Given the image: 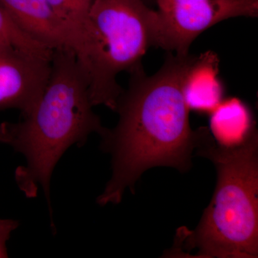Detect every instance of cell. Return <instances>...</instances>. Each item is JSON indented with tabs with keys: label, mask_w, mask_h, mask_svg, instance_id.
<instances>
[{
	"label": "cell",
	"mask_w": 258,
	"mask_h": 258,
	"mask_svg": "<svg viewBox=\"0 0 258 258\" xmlns=\"http://www.w3.org/2000/svg\"><path fill=\"white\" fill-rule=\"evenodd\" d=\"M0 45H12L37 53L51 55L54 50L20 30L0 5Z\"/></svg>",
	"instance_id": "cell-11"
},
{
	"label": "cell",
	"mask_w": 258,
	"mask_h": 258,
	"mask_svg": "<svg viewBox=\"0 0 258 258\" xmlns=\"http://www.w3.org/2000/svg\"><path fill=\"white\" fill-rule=\"evenodd\" d=\"M0 5L29 37L52 50L71 48L69 32L46 0H0Z\"/></svg>",
	"instance_id": "cell-7"
},
{
	"label": "cell",
	"mask_w": 258,
	"mask_h": 258,
	"mask_svg": "<svg viewBox=\"0 0 258 258\" xmlns=\"http://www.w3.org/2000/svg\"><path fill=\"white\" fill-rule=\"evenodd\" d=\"M183 94L189 110L210 113L224 100L220 60L212 51L195 57L185 75Z\"/></svg>",
	"instance_id": "cell-8"
},
{
	"label": "cell",
	"mask_w": 258,
	"mask_h": 258,
	"mask_svg": "<svg viewBox=\"0 0 258 258\" xmlns=\"http://www.w3.org/2000/svg\"><path fill=\"white\" fill-rule=\"evenodd\" d=\"M69 32L71 48H76L87 23L93 0H46Z\"/></svg>",
	"instance_id": "cell-10"
},
{
	"label": "cell",
	"mask_w": 258,
	"mask_h": 258,
	"mask_svg": "<svg viewBox=\"0 0 258 258\" xmlns=\"http://www.w3.org/2000/svg\"><path fill=\"white\" fill-rule=\"evenodd\" d=\"M195 56L168 52L153 76L142 64L128 71V86L117 102L119 115L115 128H107L101 148L111 155L112 175L97 198L101 206L119 204L127 189L144 171L156 166L189 170L197 144V130L190 127L183 82Z\"/></svg>",
	"instance_id": "cell-1"
},
{
	"label": "cell",
	"mask_w": 258,
	"mask_h": 258,
	"mask_svg": "<svg viewBox=\"0 0 258 258\" xmlns=\"http://www.w3.org/2000/svg\"><path fill=\"white\" fill-rule=\"evenodd\" d=\"M209 130L217 144L227 148L242 145L257 131L249 107L237 98L224 99L210 113Z\"/></svg>",
	"instance_id": "cell-9"
},
{
	"label": "cell",
	"mask_w": 258,
	"mask_h": 258,
	"mask_svg": "<svg viewBox=\"0 0 258 258\" xmlns=\"http://www.w3.org/2000/svg\"><path fill=\"white\" fill-rule=\"evenodd\" d=\"M157 11L144 0H93L74 50L93 107L115 111L123 91L117 77L142 64L149 47H157Z\"/></svg>",
	"instance_id": "cell-4"
},
{
	"label": "cell",
	"mask_w": 258,
	"mask_h": 258,
	"mask_svg": "<svg viewBox=\"0 0 258 258\" xmlns=\"http://www.w3.org/2000/svg\"><path fill=\"white\" fill-rule=\"evenodd\" d=\"M157 47L187 55L204 31L224 20L258 15V0H157Z\"/></svg>",
	"instance_id": "cell-5"
},
{
	"label": "cell",
	"mask_w": 258,
	"mask_h": 258,
	"mask_svg": "<svg viewBox=\"0 0 258 258\" xmlns=\"http://www.w3.org/2000/svg\"><path fill=\"white\" fill-rule=\"evenodd\" d=\"M20 222L9 219H0V258L8 257L7 243L12 233L18 228Z\"/></svg>",
	"instance_id": "cell-12"
},
{
	"label": "cell",
	"mask_w": 258,
	"mask_h": 258,
	"mask_svg": "<svg viewBox=\"0 0 258 258\" xmlns=\"http://www.w3.org/2000/svg\"><path fill=\"white\" fill-rule=\"evenodd\" d=\"M197 155L216 169L211 203L195 230L181 227L167 257L255 258L258 255V136L242 145L217 144L206 127L198 128Z\"/></svg>",
	"instance_id": "cell-3"
},
{
	"label": "cell",
	"mask_w": 258,
	"mask_h": 258,
	"mask_svg": "<svg viewBox=\"0 0 258 258\" xmlns=\"http://www.w3.org/2000/svg\"><path fill=\"white\" fill-rule=\"evenodd\" d=\"M93 108L74 51L62 47L54 50L50 77L33 106L18 122L0 123V143L26 160L15 170L19 189L27 198H35L41 186L51 217L50 181L56 164L70 147H82L91 134L101 137L106 132Z\"/></svg>",
	"instance_id": "cell-2"
},
{
	"label": "cell",
	"mask_w": 258,
	"mask_h": 258,
	"mask_svg": "<svg viewBox=\"0 0 258 258\" xmlns=\"http://www.w3.org/2000/svg\"><path fill=\"white\" fill-rule=\"evenodd\" d=\"M52 55L0 45V111H28L45 89Z\"/></svg>",
	"instance_id": "cell-6"
}]
</instances>
